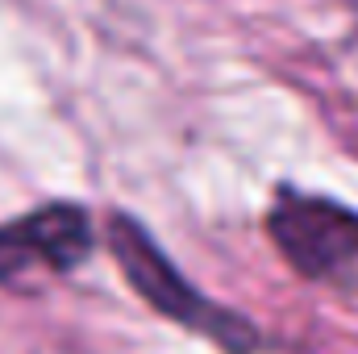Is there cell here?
<instances>
[{
	"mask_svg": "<svg viewBox=\"0 0 358 354\" xmlns=\"http://www.w3.org/2000/svg\"><path fill=\"white\" fill-rule=\"evenodd\" d=\"M92 255L88 213L76 204L34 208L0 225V283L25 288L34 275H67Z\"/></svg>",
	"mask_w": 358,
	"mask_h": 354,
	"instance_id": "3957f363",
	"label": "cell"
},
{
	"mask_svg": "<svg viewBox=\"0 0 358 354\" xmlns=\"http://www.w3.org/2000/svg\"><path fill=\"white\" fill-rule=\"evenodd\" d=\"M271 238L300 275H334L358 259V213L283 187L271 208Z\"/></svg>",
	"mask_w": 358,
	"mask_h": 354,
	"instance_id": "7a4b0ae2",
	"label": "cell"
},
{
	"mask_svg": "<svg viewBox=\"0 0 358 354\" xmlns=\"http://www.w3.org/2000/svg\"><path fill=\"white\" fill-rule=\"evenodd\" d=\"M108 238H113V250H117V259H121V267H125L129 283H134V288H138L159 313H167V317L183 321L187 330H200V334L217 338L221 346H229L234 354H242V351L255 346L250 325H242V321L229 317V313H217V309H213V304H208V300H204L183 275H179L176 267L159 255V246H155L134 221L113 217Z\"/></svg>",
	"mask_w": 358,
	"mask_h": 354,
	"instance_id": "6da1fadb",
	"label": "cell"
}]
</instances>
